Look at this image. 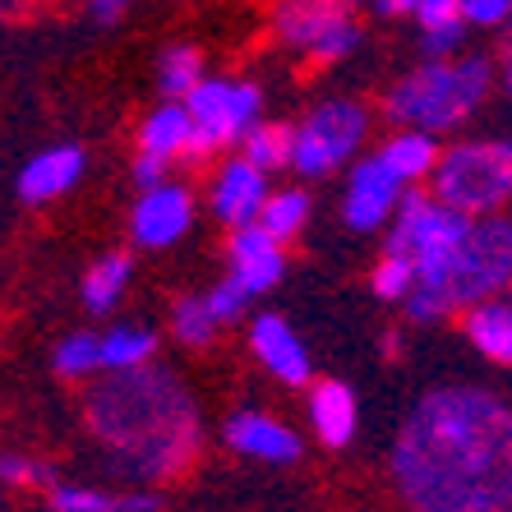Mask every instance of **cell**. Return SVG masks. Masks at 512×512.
Here are the masks:
<instances>
[{"label":"cell","mask_w":512,"mask_h":512,"mask_svg":"<svg viewBox=\"0 0 512 512\" xmlns=\"http://www.w3.org/2000/svg\"><path fill=\"white\" fill-rule=\"evenodd\" d=\"M393 485L411 512H512V406L485 388H434L402 420Z\"/></svg>","instance_id":"obj_1"},{"label":"cell","mask_w":512,"mask_h":512,"mask_svg":"<svg viewBox=\"0 0 512 512\" xmlns=\"http://www.w3.org/2000/svg\"><path fill=\"white\" fill-rule=\"evenodd\" d=\"M84 425L97 448L139 480H176L203 453L199 406L185 379L162 365L102 374L84 397Z\"/></svg>","instance_id":"obj_2"},{"label":"cell","mask_w":512,"mask_h":512,"mask_svg":"<svg viewBox=\"0 0 512 512\" xmlns=\"http://www.w3.org/2000/svg\"><path fill=\"white\" fill-rule=\"evenodd\" d=\"M512 286V217H471L466 231L416 273L406 314L416 323H439L499 300Z\"/></svg>","instance_id":"obj_3"},{"label":"cell","mask_w":512,"mask_h":512,"mask_svg":"<svg viewBox=\"0 0 512 512\" xmlns=\"http://www.w3.org/2000/svg\"><path fill=\"white\" fill-rule=\"evenodd\" d=\"M494 65L485 56H457V60H425L416 70L388 88V120L397 130L443 134L471 120L489 97Z\"/></svg>","instance_id":"obj_4"},{"label":"cell","mask_w":512,"mask_h":512,"mask_svg":"<svg viewBox=\"0 0 512 512\" xmlns=\"http://www.w3.org/2000/svg\"><path fill=\"white\" fill-rule=\"evenodd\" d=\"M434 199L466 217H499V208H508L512 199V143H453L434 171Z\"/></svg>","instance_id":"obj_5"},{"label":"cell","mask_w":512,"mask_h":512,"mask_svg":"<svg viewBox=\"0 0 512 512\" xmlns=\"http://www.w3.org/2000/svg\"><path fill=\"white\" fill-rule=\"evenodd\" d=\"M365 134H370V111L351 97H328L296 125V162L291 167L305 180L333 176L337 167H346L360 153Z\"/></svg>","instance_id":"obj_6"},{"label":"cell","mask_w":512,"mask_h":512,"mask_svg":"<svg viewBox=\"0 0 512 512\" xmlns=\"http://www.w3.org/2000/svg\"><path fill=\"white\" fill-rule=\"evenodd\" d=\"M259 88L245 84V79H203V88L185 102L194 120V162L203 157H213L217 148H227V143H245L254 130H259Z\"/></svg>","instance_id":"obj_7"},{"label":"cell","mask_w":512,"mask_h":512,"mask_svg":"<svg viewBox=\"0 0 512 512\" xmlns=\"http://www.w3.org/2000/svg\"><path fill=\"white\" fill-rule=\"evenodd\" d=\"M273 33L286 47L305 51L314 65H333L360 47L365 28L351 19L346 5H333V0H291L273 10Z\"/></svg>","instance_id":"obj_8"},{"label":"cell","mask_w":512,"mask_h":512,"mask_svg":"<svg viewBox=\"0 0 512 512\" xmlns=\"http://www.w3.org/2000/svg\"><path fill=\"white\" fill-rule=\"evenodd\" d=\"M402 185L406 180L397 176L379 153L360 157L356 167H351V176H346V194H342L346 227L351 231H379V227H388V222H397V213H402V203H406Z\"/></svg>","instance_id":"obj_9"},{"label":"cell","mask_w":512,"mask_h":512,"mask_svg":"<svg viewBox=\"0 0 512 512\" xmlns=\"http://www.w3.org/2000/svg\"><path fill=\"white\" fill-rule=\"evenodd\" d=\"M190 222H194L190 190L185 185H162V190L139 194V203L130 213V236L143 250H167V245H176L190 231Z\"/></svg>","instance_id":"obj_10"},{"label":"cell","mask_w":512,"mask_h":512,"mask_svg":"<svg viewBox=\"0 0 512 512\" xmlns=\"http://www.w3.org/2000/svg\"><path fill=\"white\" fill-rule=\"evenodd\" d=\"M268 199H273L268 176H263L259 167H250L245 157H231L227 167L217 171V180H213V213L222 217L231 231L259 227Z\"/></svg>","instance_id":"obj_11"},{"label":"cell","mask_w":512,"mask_h":512,"mask_svg":"<svg viewBox=\"0 0 512 512\" xmlns=\"http://www.w3.org/2000/svg\"><path fill=\"white\" fill-rule=\"evenodd\" d=\"M250 346H254V356L263 360V370L273 374L277 383H291V388L310 383L314 360L282 314H259V319H250Z\"/></svg>","instance_id":"obj_12"},{"label":"cell","mask_w":512,"mask_h":512,"mask_svg":"<svg viewBox=\"0 0 512 512\" xmlns=\"http://www.w3.org/2000/svg\"><path fill=\"white\" fill-rule=\"evenodd\" d=\"M227 259H231V277H236L250 296H263V291H273L286 273V254L273 236L263 227H240L231 231L227 240Z\"/></svg>","instance_id":"obj_13"},{"label":"cell","mask_w":512,"mask_h":512,"mask_svg":"<svg viewBox=\"0 0 512 512\" xmlns=\"http://www.w3.org/2000/svg\"><path fill=\"white\" fill-rule=\"evenodd\" d=\"M231 453L254 457V462H296L300 457V439L296 429L282 425V420L263 416V411H236L222 429Z\"/></svg>","instance_id":"obj_14"},{"label":"cell","mask_w":512,"mask_h":512,"mask_svg":"<svg viewBox=\"0 0 512 512\" xmlns=\"http://www.w3.org/2000/svg\"><path fill=\"white\" fill-rule=\"evenodd\" d=\"M84 176V148L74 143H56L47 153H37L33 162H24L19 171V199L24 203H51L65 190H74Z\"/></svg>","instance_id":"obj_15"},{"label":"cell","mask_w":512,"mask_h":512,"mask_svg":"<svg viewBox=\"0 0 512 512\" xmlns=\"http://www.w3.org/2000/svg\"><path fill=\"white\" fill-rule=\"evenodd\" d=\"M194 120L185 111V102H162L153 116L139 125V153L162 157V162H176V157H190L194 162Z\"/></svg>","instance_id":"obj_16"},{"label":"cell","mask_w":512,"mask_h":512,"mask_svg":"<svg viewBox=\"0 0 512 512\" xmlns=\"http://www.w3.org/2000/svg\"><path fill=\"white\" fill-rule=\"evenodd\" d=\"M310 425H314V434H319L328 448L351 443V434H356V425H360L356 393H351L346 383H337V379L314 383V393H310Z\"/></svg>","instance_id":"obj_17"},{"label":"cell","mask_w":512,"mask_h":512,"mask_svg":"<svg viewBox=\"0 0 512 512\" xmlns=\"http://www.w3.org/2000/svg\"><path fill=\"white\" fill-rule=\"evenodd\" d=\"M416 24H420V47L429 60H457L466 42V14L462 0H416Z\"/></svg>","instance_id":"obj_18"},{"label":"cell","mask_w":512,"mask_h":512,"mask_svg":"<svg viewBox=\"0 0 512 512\" xmlns=\"http://www.w3.org/2000/svg\"><path fill=\"white\" fill-rule=\"evenodd\" d=\"M462 333L485 360L512 370V296L485 300L471 314H462Z\"/></svg>","instance_id":"obj_19"},{"label":"cell","mask_w":512,"mask_h":512,"mask_svg":"<svg viewBox=\"0 0 512 512\" xmlns=\"http://www.w3.org/2000/svg\"><path fill=\"white\" fill-rule=\"evenodd\" d=\"M47 508L51 512H157V494H116V489H93V485H70L60 480L56 489L47 494Z\"/></svg>","instance_id":"obj_20"},{"label":"cell","mask_w":512,"mask_h":512,"mask_svg":"<svg viewBox=\"0 0 512 512\" xmlns=\"http://www.w3.org/2000/svg\"><path fill=\"white\" fill-rule=\"evenodd\" d=\"M379 157L402 180H425V176L434 180V171H439V162H443L434 134H416V130H397L393 139L379 148Z\"/></svg>","instance_id":"obj_21"},{"label":"cell","mask_w":512,"mask_h":512,"mask_svg":"<svg viewBox=\"0 0 512 512\" xmlns=\"http://www.w3.org/2000/svg\"><path fill=\"white\" fill-rule=\"evenodd\" d=\"M130 277H134L130 254H102L84 273V291H79V296H84V310L88 314L116 310L120 296H125V286H130Z\"/></svg>","instance_id":"obj_22"},{"label":"cell","mask_w":512,"mask_h":512,"mask_svg":"<svg viewBox=\"0 0 512 512\" xmlns=\"http://www.w3.org/2000/svg\"><path fill=\"white\" fill-rule=\"evenodd\" d=\"M157 356V333L143 328V323H116L111 333H102V360H107V374H130L153 365Z\"/></svg>","instance_id":"obj_23"},{"label":"cell","mask_w":512,"mask_h":512,"mask_svg":"<svg viewBox=\"0 0 512 512\" xmlns=\"http://www.w3.org/2000/svg\"><path fill=\"white\" fill-rule=\"evenodd\" d=\"M203 51L199 47H185V42H176V47H167L162 56H157V88H162V97L167 102H190L194 93L203 88Z\"/></svg>","instance_id":"obj_24"},{"label":"cell","mask_w":512,"mask_h":512,"mask_svg":"<svg viewBox=\"0 0 512 512\" xmlns=\"http://www.w3.org/2000/svg\"><path fill=\"white\" fill-rule=\"evenodd\" d=\"M240 148H245L240 157H245L250 167H259L263 176H273V171L296 162V130H291V125H277V120H263Z\"/></svg>","instance_id":"obj_25"},{"label":"cell","mask_w":512,"mask_h":512,"mask_svg":"<svg viewBox=\"0 0 512 512\" xmlns=\"http://www.w3.org/2000/svg\"><path fill=\"white\" fill-rule=\"evenodd\" d=\"M51 365H56L60 379H93V374H107V360H102V337H93V333L60 337Z\"/></svg>","instance_id":"obj_26"},{"label":"cell","mask_w":512,"mask_h":512,"mask_svg":"<svg viewBox=\"0 0 512 512\" xmlns=\"http://www.w3.org/2000/svg\"><path fill=\"white\" fill-rule=\"evenodd\" d=\"M305 222H310V194L305 190H277L273 199H268V208H263V217H259V227L268 231L277 245L296 240L300 231H305Z\"/></svg>","instance_id":"obj_27"},{"label":"cell","mask_w":512,"mask_h":512,"mask_svg":"<svg viewBox=\"0 0 512 512\" xmlns=\"http://www.w3.org/2000/svg\"><path fill=\"white\" fill-rule=\"evenodd\" d=\"M217 328H222V323L213 319V310H208L203 296H180L176 305H171V333H176V342L199 351V346H208L217 337Z\"/></svg>","instance_id":"obj_28"},{"label":"cell","mask_w":512,"mask_h":512,"mask_svg":"<svg viewBox=\"0 0 512 512\" xmlns=\"http://www.w3.org/2000/svg\"><path fill=\"white\" fill-rule=\"evenodd\" d=\"M370 286H374V296L379 300H393V305L406 310V300H411V291H416V268H411L406 259H397V254H383V259L374 263Z\"/></svg>","instance_id":"obj_29"},{"label":"cell","mask_w":512,"mask_h":512,"mask_svg":"<svg viewBox=\"0 0 512 512\" xmlns=\"http://www.w3.org/2000/svg\"><path fill=\"white\" fill-rule=\"evenodd\" d=\"M0 476H5V485H37V489H56L60 485V476L51 471L47 462H37V457H24V453H10L5 462H0Z\"/></svg>","instance_id":"obj_30"},{"label":"cell","mask_w":512,"mask_h":512,"mask_svg":"<svg viewBox=\"0 0 512 512\" xmlns=\"http://www.w3.org/2000/svg\"><path fill=\"white\" fill-rule=\"evenodd\" d=\"M203 300H208V310H213L217 323H236L240 314L250 310V291L236 282V277H227V282H217L213 291H203Z\"/></svg>","instance_id":"obj_31"},{"label":"cell","mask_w":512,"mask_h":512,"mask_svg":"<svg viewBox=\"0 0 512 512\" xmlns=\"http://www.w3.org/2000/svg\"><path fill=\"white\" fill-rule=\"evenodd\" d=\"M462 14L471 28H499L512 24V0H462Z\"/></svg>","instance_id":"obj_32"},{"label":"cell","mask_w":512,"mask_h":512,"mask_svg":"<svg viewBox=\"0 0 512 512\" xmlns=\"http://www.w3.org/2000/svg\"><path fill=\"white\" fill-rule=\"evenodd\" d=\"M167 171H171V162H162V157H148V153L134 157V180H139L143 194H148V190H162V185H171Z\"/></svg>","instance_id":"obj_33"},{"label":"cell","mask_w":512,"mask_h":512,"mask_svg":"<svg viewBox=\"0 0 512 512\" xmlns=\"http://www.w3.org/2000/svg\"><path fill=\"white\" fill-rule=\"evenodd\" d=\"M88 19H93V24H120V19H125V5H120V0H97V5H88Z\"/></svg>","instance_id":"obj_34"},{"label":"cell","mask_w":512,"mask_h":512,"mask_svg":"<svg viewBox=\"0 0 512 512\" xmlns=\"http://www.w3.org/2000/svg\"><path fill=\"white\" fill-rule=\"evenodd\" d=\"M379 19H402V14H411L416 19V0H374L370 5Z\"/></svg>","instance_id":"obj_35"},{"label":"cell","mask_w":512,"mask_h":512,"mask_svg":"<svg viewBox=\"0 0 512 512\" xmlns=\"http://www.w3.org/2000/svg\"><path fill=\"white\" fill-rule=\"evenodd\" d=\"M503 79H508V93H512V51H508V74H503Z\"/></svg>","instance_id":"obj_36"}]
</instances>
